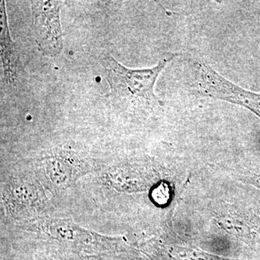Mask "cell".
Returning a JSON list of instances; mask_svg holds the SVG:
<instances>
[{
	"mask_svg": "<svg viewBox=\"0 0 260 260\" xmlns=\"http://www.w3.org/2000/svg\"><path fill=\"white\" fill-rule=\"evenodd\" d=\"M198 84L200 91L205 95L246 108L260 119V93L238 86L205 61L200 62Z\"/></svg>",
	"mask_w": 260,
	"mask_h": 260,
	"instance_id": "3957f363",
	"label": "cell"
},
{
	"mask_svg": "<svg viewBox=\"0 0 260 260\" xmlns=\"http://www.w3.org/2000/svg\"><path fill=\"white\" fill-rule=\"evenodd\" d=\"M0 47L3 64V78L8 85H14L18 83L24 73L20 56L17 50L15 42L10 37L8 17H7L5 1L2 0L0 4Z\"/></svg>",
	"mask_w": 260,
	"mask_h": 260,
	"instance_id": "277c9868",
	"label": "cell"
},
{
	"mask_svg": "<svg viewBox=\"0 0 260 260\" xmlns=\"http://www.w3.org/2000/svg\"><path fill=\"white\" fill-rule=\"evenodd\" d=\"M62 1H32L35 40L44 56L55 57L63 49L60 10Z\"/></svg>",
	"mask_w": 260,
	"mask_h": 260,
	"instance_id": "7a4b0ae2",
	"label": "cell"
},
{
	"mask_svg": "<svg viewBox=\"0 0 260 260\" xmlns=\"http://www.w3.org/2000/svg\"><path fill=\"white\" fill-rule=\"evenodd\" d=\"M48 260H66V259H54V258H52V259H48Z\"/></svg>",
	"mask_w": 260,
	"mask_h": 260,
	"instance_id": "52a82bcc",
	"label": "cell"
},
{
	"mask_svg": "<svg viewBox=\"0 0 260 260\" xmlns=\"http://www.w3.org/2000/svg\"><path fill=\"white\" fill-rule=\"evenodd\" d=\"M175 56L174 54H167L157 65L148 69H129L111 55L103 56L101 62L112 95L133 103L161 106L154 88L159 75Z\"/></svg>",
	"mask_w": 260,
	"mask_h": 260,
	"instance_id": "6da1fadb",
	"label": "cell"
},
{
	"mask_svg": "<svg viewBox=\"0 0 260 260\" xmlns=\"http://www.w3.org/2000/svg\"><path fill=\"white\" fill-rule=\"evenodd\" d=\"M251 181L254 182V184H256V185L260 187V177L253 178V181Z\"/></svg>",
	"mask_w": 260,
	"mask_h": 260,
	"instance_id": "8992f818",
	"label": "cell"
},
{
	"mask_svg": "<svg viewBox=\"0 0 260 260\" xmlns=\"http://www.w3.org/2000/svg\"><path fill=\"white\" fill-rule=\"evenodd\" d=\"M143 251L152 260H237L213 255L201 250L169 244H149Z\"/></svg>",
	"mask_w": 260,
	"mask_h": 260,
	"instance_id": "5b68a950",
	"label": "cell"
}]
</instances>
